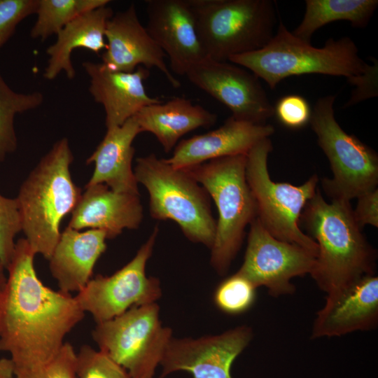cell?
Instances as JSON below:
<instances>
[{
    "label": "cell",
    "mask_w": 378,
    "mask_h": 378,
    "mask_svg": "<svg viewBox=\"0 0 378 378\" xmlns=\"http://www.w3.org/2000/svg\"><path fill=\"white\" fill-rule=\"evenodd\" d=\"M35 255L25 238L17 241L0 292V351L10 354L14 371L52 360L85 316L71 294L41 282L34 266Z\"/></svg>",
    "instance_id": "6da1fadb"
},
{
    "label": "cell",
    "mask_w": 378,
    "mask_h": 378,
    "mask_svg": "<svg viewBox=\"0 0 378 378\" xmlns=\"http://www.w3.org/2000/svg\"><path fill=\"white\" fill-rule=\"evenodd\" d=\"M228 61L250 71L271 89L290 76L318 74L344 76L356 86L347 106L377 95V63L363 60L349 37L329 38L322 48H316L294 36L281 21L264 48Z\"/></svg>",
    "instance_id": "7a4b0ae2"
},
{
    "label": "cell",
    "mask_w": 378,
    "mask_h": 378,
    "mask_svg": "<svg viewBox=\"0 0 378 378\" xmlns=\"http://www.w3.org/2000/svg\"><path fill=\"white\" fill-rule=\"evenodd\" d=\"M300 220L318 246L310 275L326 295L375 274L377 252L357 224L349 201L328 203L317 188Z\"/></svg>",
    "instance_id": "3957f363"
},
{
    "label": "cell",
    "mask_w": 378,
    "mask_h": 378,
    "mask_svg": "<svg viewBox=\"0 0 378 378\" xmlns=\"http://www.w3.org/2000/svg\"><path fill=\"white\" fill-rule=\"evenodd\" d=\"M73 160L67 139L57 141L30 172L16 197L26 240L35 254L48 260L59 239L62 219L82 195L71 176Z\"/></svg>",
    "instance_id": "277c9868"
},
{
    "label": "cell",
    "mask_w": 378,
    "mask_h": 378,
    "mask_svg": "<svg viewBox=\"0 0 378 378\" xmlns=\"http://www.w3.org/2000/svg\"><path fill=\"white\" fill-rule=\"evenodd\" d=\"M246 155L209 160L184 169L206 190L218 218L210 262L225 274L243 241L244 230L257 217L256 205L246 178Z\"/></svg>",
    "instance_id": "5b68a950"
},
{
    "label": "cell",
    "mask_w": 378,
    "mask_h": 378,
    "mask_svg": "<svg viewBox=\"0 0 378 378\" xmlns=\"http://www.w3.org/2000/svg\"><path fill=\"white\" fill-rule=\"evenodd\" d=\"M206 58L227 62L232 56L264 48L274 35L275 4L271 0H188Z\"/></svg>",
    "instance_id": "8992f818"
},
{
    "label": "cell",
    "mask_w": 378,
    "mask_h": 378,
    "mask_svg": "<svg viewBox=\"0 0 378 378\" xmlns=\"http://www.w3.org/2000/svg\"><path fill=\"white\" fill-rule=\"evenodd\" d=\"M134 175L149 195V212L156 220H172L191 241L211 249L216 221L206 190L184 169L151 153L136 159Z\"/></svg>",
    "instance_id": "52a82bcc"
},
{
    "label": "cell",
    "mask_w": 378,
    "mask_h": 378,
    "mask_svg": "<svg viewBox=\"0 0 378 378\" xmlns=\"http://www.w3.org/2000/svg\"><path fill=\"white\" fill-rule=\"evenodd\" d=\"M270 138L253 146L246 154V178L254 197L257 218L274 237L318 253L316 243L299 226L301 214L317 190L314 174L300 186L273 181L267 160L272 150Z\"/></svg>",
    "instance_id": "ba28073f"
},
{
    "label": "cell",
    "mask_w": 378,
    "mask_h": 378,
    "mask_svg": "<svg viewBox=\"0 0 378 378\" xmlns=\"http://www.w3.org/2000/svg\"><path fill=\"white\" fill-rule=\"evenodd\" d=\"M335 100L333 95L319 98L309 122L332 172V178L322 180L326 194L331 200L350 202L377 188L378 155L340 127L335 118Z\"/></svg>",
    "instance_id": "9c48e42d"
},
{
    "label": "cell",
    "mask_w": 378,
    "mask_h": 378,
    "mask_svg": "<svg viewBox=\"0 0 378 378\" xmlns=\"http://www.w3.org/2000/svg\"><path fill=\"white\" fill-rule=\"evenodd\" d=\"M155 302L135 306L97 323L92 337L99 350L122 367L132 378H153L172 337L162 326Z\"/></svg>",
    "instance_id": "30bf717a"
},
{
    "label": "cell",
    "mask_w": 378,
    "mask_h": 378,
    "mask_svg": "<svg viewBox=\"0 0 378 378\" xmlns=\"http://www.w3.org/2000/svg\"><path fill=\"white\" fill-rule=\"evenodd\" d=\"M158 233L156 226L127 264L111 276L97 275L74 296L81 309L97 323L111 320L133 307L155 303L161 297L159 279L146 274Z\"/></svg>",
    "instance_id": "8fae6325"
},
{
    "label": "cell",
    "mask_w": 378,
    "mask_h": 378,
    "mask_svg": "<svg viewBox=\"0 0 378 378\" xmlns=\"http://www.w3.org/2000/svg\"><path fill=\"white\" fill-rule=\"evenodd\" d=\"M316 255L270 234L255 218L250 224L243 263L237 272L256 288L264 286L272 297L292 295L291 279L310 274Z\"/></svg>",
    "instance_id": "7c38bea8"
},
{
    "label": "cell",
    "mask_w": 378,
    "mask_h": 378,
    "mask_svg": "<svg viewBox=\"0 0 378 378\" xmlns=\"http://www.w3.org/2000/svg\"><path fill=\"white\" fill-rule=\"evenodd\" d=\"M185 76L226 106L237 120L263 125L274 115L260 78L237 64L206 58L190 66Z\"/></svg>",
    "instance_id": "4fadbf2b"
},
{
    "label": "cell",
    "mask_w": 378,
    "mask_h": 378,
    "mask_svg": "<svg viewBox=\"0 0 378 378\" xmlns=\"http://www.w3.org/2000/svg\"><path fill=\"white\" fill-rule=\"evenodd\" d=\"M253 337L252 328L246 325L197 339L172 337L160 364V378L178 371L192 378H233L232 365Z\"/></svg>",
    "instance_id": "5bb4252c"
},
{
    "label": "cell",
    "mask_w": 378,
    "mask_h": 378,
    "mask_svg": "<svg viewBox=\"0 0 378 378\" xmlns=\"http://www.w3.org/2000/svg\"><path fill=\"white\" fill-rule=\"evenodd\" d=\"M105 38L106 48L102 63L108 69L132 72L139 66L147 69L155 67L173 88L181 86L164 61L165 53L141 24L134 4L113 14L107 22Z\"/></svg>",
    "instance_id": "9a60e30c"
},
{
    "label": "cell",
    "mask_w": 378,
    "mask_h": 378,
    "mask_svg": "<svg viewBox=\"0 0 378 378\" xmlns=\"http://www.w3.org/2000/svg\"><path fill=\"white\" fill-rule=\"evenodd\" d=\"M146 29L167 54L171 71L185 76L192 65L206 59L188 0H148Z\"/></svg>",
    "instance_id": "2e32d148"
},
{
    "label": "cell",
    "mask_w": 378,
    "mask_h": 378,
    "mask_svg": "<svg viewBox=\"0 0 378 378\" xmlns=\"http://www.w3.org/2000/svg\"><path fill=\"white\" fill-rule=\"evenodd\" d=\"M378 325V276H365L326 295L314 320L311 339L342 337L374 330Z\"/></svg>",
    "instance_id": "e0dca14e"
},
{
    "label": "cell",
    "mask_w": 378,
    "mask_h": 378,
    "mask_svg": "<svg viewBox=\"0 0 378 378\" xmlns=\"http://www.w3.org/2000/svg\"><path fill=\"white\" fill-rule=\"evenodd\" d=\"M83 66L90 78V93L104 108L106 129L120 126L144 107L162 102L147 94L144 81L150 71L144 66L132 72L111 71L92 62Z\"/></svg>",
    "instance_id": "ac0fdd59"
},
{
    "label": "cell",
    "mask_w": 378,
    "mask_h": 378,
    "mask_svg": "<svg viewBox=\"0 0 378 378\" xmlns=\"http://www.w3.org/2000/svg\"><path fill=\"white\" fill-rule=\"evenodd\" d=\"M274 132L271 125L254 124L230 116L218 128L182 139L172 155L164 159L174 168L184 169L211 160L246 155L261 140Z\"/></svg>",
    "instance_id": "d6986e66"
},
{
    "label": "cell",
    "mask_w": 378,
    "mask_h": 378,
    "mask_svg": "<svg viewBox=\"0 0 378 378\" xmlns=\"http://www.w3.org/2000/svg\"><path fill=\"white\" fill-rule=\"evenodd\" d=\"M68 227L97 229L113 239L124 229H137L143 219L140 196L113 191L102 183L85 186Z\"/></svg>",
    "instance_id": "ffe728a7"
},
{
    "label": "cell",
    "mask_w": 378,
    "mask_h": 378,
    "mask_svg": "<svg viewBox=\"0 0 378 378\" xmlns=\"http://www.w3.org/2000/svg\"><path fill=\"white\" fill-rule=\"evenodd\" d=\"M106 233L101 230L79 232L66 227L48 260L59 290L78 293L86 286L97 261L106 251Z\"/></svg>",
    "instance_id": "44dd1931"
},
{
    "label": "cell",
    "mask_w": 378,
    "mask_h": 378,
    "mask_svg": "<svg viewBox=\"0 0 378 378\" xmlns=\"http://www.w3.org/2000/svg\"><path fill=\"white\" fill-rule=\"evenodd\" d=\"M141 132L135 116L120 126L107 129L104 139L86 160L87 164L94 163L87 185L102 183L116 192L139 195L132 164L134 155L132 143Z\"/></svg>",
    "instance_id": "7402d4cb"
},
{
    "label": "cell",
    "mask_w": 378,
    "mask_h": 378,
    "mask_svg": "<svg viewBox=\"0 0 378 378\" xmlns=\"http://www.w3.org/2000/svg\"><path fill=\"white\" fill-rule=\"evenodd\" d=\"M113 15V9L104 6L78 16L64 26L56 34L55 43L46 50L49 59L44 78L53 80L64 72L68 78H74L76 71L71 62L72 52L85 48L98 54L106 49V24Z\"/></svg>",
    "instance_id": "603a6c76"
},
{
    "label": "cell",
    "mask_w": 378,
    "mask_h": 378,
    "mask_svg": "<svg viewBox=\"0 0 378 378\" xmlns=\"http://www.w3.org/2000/svg\"><path fill=\"white\" fill-rule=\"evenodd\" d=\"M134 116L141 132L153 134L166 153L187 133L200 127H209L218 118L216 113L182 97L148 105Z\"/></svg>",
    "instance_id": "cb8c5ba5"
},
{
    "label": "cell",
    "mask_w": 378,
    "mask_h": 378,
    "mask_svg": "<svg viewBox=\"0 0 378 378\" xmlns=\"http://www.w3.org/2000/svg\"><path fill=\"white\" fill-rule=\"evenodd\" d=\"M304 17L293 34L310 43L314 33L335 21H349L357 28L365 27L378 6L377 0H306Z\"/></svg>",
    "instance_id": "d4e9b609"
},
{
    "label": "cell",
    "mask_w": 378,
    "mask_h": 378,
    "mask_svg": "<svg viewBox=\"0 0 378 378\" xmlns=\"http://www.w3.org/2000/svg\"><path fill=\"white\" fill-rule=\"evenodd\" d=\"M109 2L108 0H38L37 18L30 36L44 41L57 34L78 16L107 6Z\"/></svg>",
    "instance_id": "484cf974"
},
{
    "label": "cell",
    "mask_w": 378,
    "mask_h": 378,
    "mask_svg": "<svg viewBox=\"0 0 378 378\" xmlns=\"http://www.w3.org/2000/svg\"><path fill=\"white\" fill-rule=\"evenodd\" d=\"M43 102L40 92L19 93L0 78V161L17 147L14 118L17 113L39 107Z\"/></svg>",
    "instance_id": "4316f807"
},
{
    "label": "cell",
    "mask_w": 378,
    "mask_h": 378,
    "mask_svg": "<svg viewBox=\"0 0 378 378\" xmlns=\"http://www.w3.org/2000/svg\"><path fill=\"white\" fill-rule=\"evenodd\" d=\"M257 288L246 278L236 272L216 287L214 300L216 307L230 315H238L250 309L256 298Z\"/></svg>",
    "instance_id": "83f0119b"
},
{
    "label": "cell",
    "mask_w": 378,
    "mask_h": 378,
    "mask_svg": "<svg viewBox=\"0 0 378 378\" xmlns=\"http://www.w3.org/2000/svg\"><path fill=\"white\" fill-rule=\"evenodd\" d=\"M77 378H132L120 365L99 350L83 345L76 353Z\"/></svg>",
    "instance_id": "f1b7e54d"
},
{
    "label": "cell",
    "mask_w": 378,
    "mask_h": 378,
    "mask_svg": "<svg viewBox=\"0 0 378 378\" xmlns=\"http://www.w3.org/2000/svg\"><path fill=\"white\" fill-rule=\"evenodd\" d=\"M22 231V220L17 199L0 194V262L7 269L12 260L15 236Z\"/></svg>",
    "instance_id": "f546056e"
},
{
    "label": "cell",
    "mask_w": 378,
    "mask_h": 378,
    "mask_svg": "<svg viewBox=\"0 0 378 378\" xmlns=\"http://www.w3.org/2000/svg\"><path fill=\"white\" fill-rule=\"evenodd\" d=\"M76 352L65 342L57 356L48 363L31 369L16 370L15 378H77Z\"/></svg>",
    "instance_id": "4dcf8cb0"
},
{
    "label": "cell",
    "mask_w": 378,
    "mask_h": 378,
    "mask_svg": "<svg viewBox=\"0 0 378 378\" xmlns=\"http://www.w3.org/2000/svg\"><path fill=\"white\" fill-rule=\"evenodd\" d=\"M37 6L38 0H0V48L21 21L36 13Z\"/></svg>",
    "instance_id": "1f68e13d"
},
{
    "label": "cell",
    "mask_w": 378,
    "mask_h": 378,
    "mask_svg": "<svg viewBox=\"0 0 378 378\" xmlns=\"http://www.w3.org/2000/svg\"><path fill=\"white\" fill-rule=\"evenodd\" d=\"M279 121L291 129L302 128L307 125L311 118L312 111L307 101L297 94L286 95L279 99L274 106Z\"/></svg>",
    "instance_id": "d6a6232c"
},
{
    "label": "cell",
    "mask_w": 378,
    "mask_h": 378,
    "mask_svg": "<svg viewBox=\"0 0 378 378\" xmlns=\"http://www.w3.org/2000/svg\"><path fill=\"white\" fill-rule=\"evenodd\" d=\"M358 198L357 205L353 210L354 218L363 229L366 225L378 227V189L365 192Z\"/></svg>",
    "instance_id": "836d02e7"
},
{
    "label": "cell",
    "mask_w": 378,
    "mask_h": 378,
    "mask_svg": "<svg viewBox=\"0 0 378 378\" xmlns=\"http://www.w3.org/2000/svg\"><path fill=\"white\" fill-rule=\"evenodd\" d=\"M0 378H15L14 365L10 358H0Z\"/></svg>",
    "instance_id": "e575fe53"
},
{
    "label": "cell",
    "mask_w": 378,
    "mask_h": 378,
    "mask_svg": "<svg viewBox=\"0 0 378 378\" xmlns=\"http://www.w3.org/2000/svg\"><path fill=\"white\" fill-rule=\"evenodd\" d=\"M5 269L4 265L0 262V292L4 289L7 280L4 273Z\"/></svg>",
    "instance_id": "d590c367"
}]
</instances>
